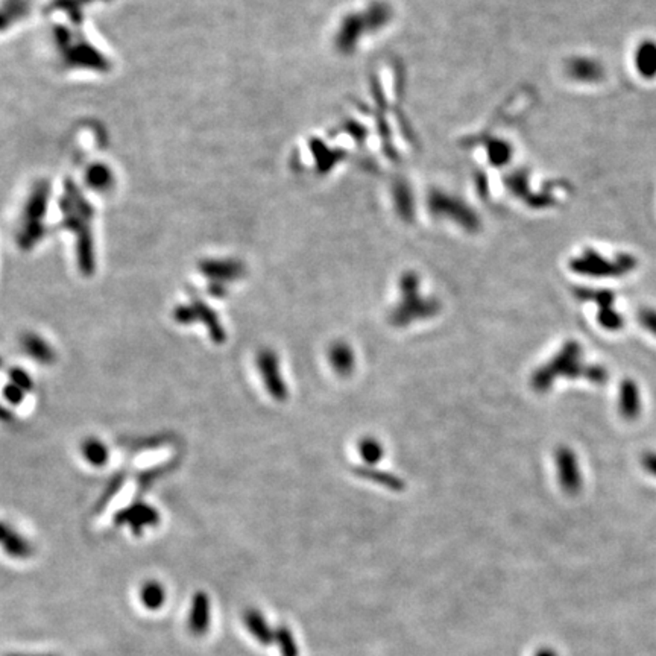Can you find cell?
I'll return each mask as SVG.
<instances>
[{
	"instance_id": "1",
	"label": "cell",
	"mask_w": 656,
	"mask_h": 656,
	"mask_svg": "<svg viewBox=\"0 0 656 656\" xmlns=\"http://www.w3.org/2000/svg\"><path fill=\"white\" fill-rule=\"evenodd\" d=\"M401 300L389 313V322L395 327H406L416 320L429 319L441 310V304L431 298L420 295V281L415 274H407L400 283Z\"/></svg>"
},
{
	"instance_id": "2",
	"label": "cell",
	"mask_w": 656,
	"mask_h": 656,
	"mask_svg": "<svg viewBox=\"0 0 656 656\" xmlns=\"http://www.w3.org/2000/svg\"><path fill=\"white\" fill-rule=\"evenodd\" d=\"M588 368L580 365V347L577 342H566L564 348L559 351L553 359L542 368L535 372L532 377V387L536 392H546L553 385L555 380L561 376L568 378H576L579 376L588 377Z\"/></svg>"
},
{
	"instance_id": "3",
	"label": "cell",
	"mask_w": 656,
	"mask_h": 656,
	"mask_svg": "<svg viewBox=\"0 0 656 656\" xmlns=\"http://www.w3.org/2000/svg\"><path fill=\"white\" fill-rule=\"evenodd\" d=\"M174 318L176 322L183 325L190 324H204L208 328V334L216 344H222L225 340V330L221 324V320L216 315L214 310L205 305L203 301L193 300L189 304L178 305L174 311Z\"/></svg>"
},
{
	"instance_id": "4",
	"label": "cell",
	"mask_w": 656,
	"mask_h": 656,
	"mask_svg": "<svg viewBox=\"0 0 656 656\" xmlns=\"http://www.w3.org/2000/svg\"><path fill=\"white\" fill-rule=\"evenodd\" d=\"M257 368L266 386V391L269 392L271 397L280 401L286 400L287 386L285 378H283L280 360L275 351H272L269 348L260 349L257 354Z\"/></svg>"
},
{
	"instance_id": "5",
	"label": "cell",
	"mask_w": 656,
	"mask_h": 656,
	"mask_svg": "<svg viewBox=\"0 0 656 656\" xmlns=\"http://www.w3.org/2000/svg\"><path fill=\"white\" fill-rule=\"evenodd\" d=\"M573 271L585 274V275H595V277H609V275L624 274L632 269L633 260L631 257H622L617 263H611L608 260L600 257L595 252H586L577 260L571 263Z\"/></svg>"
},
{
	"instance_id": "6",
	"label": "cell",
	"mask_w": 656,
	"mask_h": 656,
	"mask_svg": "<svg viewBox=\"0 0 656 656\" xmlns=\"http://www.w3.org/2000/svg\"><path fill=\"white\" fill-rule=\"evenodd\" d=\"M114 521L117 526H128L132 532L140 535L145 529L158 524L160 513L147 503H134L119 512Z\"/></svg>"
},
{
	"instance_id": "7",
	"label": "cell",
	"mask_w": 656,
	"mask_h": 656,
	"mask_svg": "<svg viewBox=\"0 0 656 656\" xmlns=\"http://www.w3.org/2000/svg\"><path fill=\"white\" fill-rule=\"evenodd\" d=\"M556 468L562 489L568 492V494H576L580 489L582 480H580L577 459L574 456V453L570 449H566V447H561V449L556 451Z\"/></svg>"
},
{
	"instance_id": "8",
	"label": "cell",
	"mask_w": 656,
	"mask_h": 656,
	"mask_svg": "<svg viewBox=\"0 0 656 656\" xmlns=\"http://www.w3.org/2000/svg\"><path fill=\"white\" fill-rule=\"evenodd\" d=\"M212 622V603L208 594L204 591H198L192 599L190 613H189V628L193 635H204L210 628Z\"/></svg>"
},
{
	"instance_id": "9",
	"label": "cell",
	"mask_w": 656,
	"mask_h": 656,
	"mask_svg": "<svg viewBox=\"0 0 656 656\" xmlns=\"http://www.w3.org/2000/svg\"><path fill=\"white\" fill-rule=\"evenodd\" d=\"M0 546L11 557L23 559L32 553V546L29 541L2 521H0Z\"/></svg>"
},
{
	"instance_id": "10",
	"label": "cell",
	"mask_w": 656,
	"mask_h": 656,
	"mask_svg": "<svg viewBox=\"0 0 656 656\" xmlns=\"http://www.w3.org/2000/svg\"><path fill=\"white\" fill-rule=\"evenodd\" d=\"M245 626L260 644L269 646L275 641V631L266 622L265 615L257 609H248L243 615Z\"/></svg>"
},
{
	"instance_id": "11",
	"label": "cell",
	"mask_w": 656,
	"mask_h": 656,
	"mask_svg": "<svg viewBox=\"0 0 656 656\" xmlns=\"http://www.w3.org/2000/svg\"><path fill=\"white\" fill-rule=\"evenodd\" d=\"M21 348L23 351L31 357L32 360L40 362L43 365H48L50 362H54L55 359V351L52 349L49 342L44 340L39 334L34 333H28L20 340Z\"/></svg>"
},
{
	"instance_id": "12",
	"label": "cell",
	"mask_w": 656,
	"mask_h": 656,
	"mask_svg": "<svg viewBox=\"0 0 656 656\" xmlns=\"http://www.w3.org/2000/svg\"><path fill=\"white\" fill-rule=\"evenodd\" d=\"M330 363L339 376H349L356 367L354 351L345 342H336L330 348Z\"/></svg>"
},
{
	"instance_id": "13",
	"label": "cell",
	"mask_w": 656,
	"mask_h": 656,
	"mask_svg": "<svg viewBox=\"0 0 656 656\" xmlns=\"http://www.w3.org/2000/svg\"><path fill=\"white\" fill-rule=\"evenodd\" d=\"M618 407H620V413L626 420H635L639 415V410H641L639 393H638L637 385L633 383L632 380H624V382L622 383L620 402H618Z\"/></svg>"
},
{
	"instance_id": "14",
	"label": "cell",
	"mask_w": 656,
	"mask_h": 656,
	"mask_svg": "<svg viewBox=\"0 0 656 656\" xmlns=\"http://www.w3.org/2000/svg\"><path fill=\"white\" fill-rule=\"evenodd\" d=\"M354 471H356V475L362 477V479H367L372 483H377V484H380V486H383L386 489L401 491L402 488H404V482H402L400 477H397L392 473L382 471V469H377L374 467L365 465V467H360V468H356Z\"/></svg>"
},
{
	"instance_id": "15",
	"label": "cell",
	"mask_w": 656,
	"mask_h": 656,
	"mask_svg": "<svg viewBox=\"0 0 656 656\" xmlns=\"http://www.w3.org/2000/svg\"><path fill=\"white\" fill-rule=\"evenodd\" d=\"M81 453L82 458L87 460V464H90L93 467H103L108 460V449L107 445L103 444L99 439H87V441L82 442L81 445Z\"/></svg>"
},
{
	"instance_id": "16",
	"label": "cell",
	"mask_w": 656,
	"mask_h": 656,
	"mask_svg": "<svg viewBox=\"0 0 656 656\" xmlns=\"http://www.w3.org/2000/svg\"><path fill=\"white\" fill-rule=\"evenodd\" d=\"M140 600L149 611H158L166 602V591L160 582L149 580L140 590Z\"/></svg>"
},
{
	"instance_id": "17",
	"label": "cell",
	"mask_w": 656,
	"mask_h": 656,
	"mask_svg": "<svg viewBox=\"0 0 656 656\" xmlns=\"http://www.w3.org/2000/svg\"><path fill=\"white\" fill-rule=\"evenodd\" d=\"M637 69L641 76H656V44L643 43L637 52Z\"/></svg>"
},
{
	"instance_id": "18",
	"label": "cell",
	"mask_w": 656,
	"mask_h": 656,
	"mask_svg": "<svg viewBox=\"0 0 656 656\" xmlns=\"http://www.w3.org/2000/svg\"><path fill=\"white\" fill-rule=\"evenodd\" d=\"M359 454H360V458H362L365 464H367L368 467H372V465H376V464H378L380 460H382L385 450H383V445L380 444V441L368 436V438H365L360 441Z\"/></svg>"
},
{
	"instance_id": "19",
	"label": "cell",
	"mask_w": 656,
	"mask_h": 656,
	"mask_svg": "<svg viewBox=\"0 0 656 656\" xmlns=\"http://www.w3.org/2000/svg\"><path fill=\"white\" fill-rule=\"evenodd\" d=\"M275 641H277L283 656H298L296 641L292 632L286 626H280V628L275 629Z\"/></svg>"
},
{
	"instance_id": "20",
	"label": "cell",
	"mask_w": 656,
	"mask_h": 656,
	"mask_svg": "<svg viewBox=\"0 0 656 656\" xmlns=\"http://www.w3.org/2000/svg\"><path fill=\"white\" fill-rule=\"evenodd\" d=\"M599 322L605 327L606 330H618V328H622L623 325L622 316H618L611 307H602V310L599 311Z\"/></svg>"
},
{
	"instance_id": "21",
	"label": "cell",
	"mask_w": 656,
	"mask_h": 656,
	"mask_svg": "<svg viewBox=\"0 0 656 656\" xmlns=\"http://www.w3.org/2000/svg\"><path fill=\"white\" fill-rule=\"evenodd\" d=\"M10 382L19 386L20 389H23L26 393L32 389V380L29 377L26 371L20 369V368H14L10 371Z\"/></svg>"
},
{
	"instance_id": "22",
	"label": "cell",
	"mask_w": 656,
	"mask_h": 656,
	"mask_svg": "<svg viewBox=\"0 0 656 656\" xmlns=\"http://www.w3.org/2000/svg\"><path fill=\"white\" fill-rule=\"evenodd\" d=\"M3 397H5L6 401L11 402L12 406H19L20 402L23 401V398L26 397V392L23 389H20L19 386L8 382L3 386Z\"/></svg>"
},
{
	"instance_id": "23",
	"label": "cell",
	"mask_w": 656,
	"mask_h": 656,
	"mask_svg": "<svg viewBox=\"0 0 656 656\" xmlns=\"http://www.w3.org/2000/svg\"><path fill=\"white\" fill-rule=\"evenodd\" d=\"M641 322L643 325L647 327V330H650L653 334H656V313L650 310H644L641 311Z\"/></svg>"
},
{
	"instance_id": "24",
	"label": "cell",
	"mask_w": 656,
	"mask_h": 656,
	"mask_svg": "<svg viewBox=\"0 0 656 656\" xmlns=\"http://www.w3.org/2000/svg\"><path fill=\"white\" fill-rule=\"evenodd\" d=\"M643 465L648 473H652L653 475H656V454L655 453H647L644 459H643Z\"/></svg>"
},
{
	"instance_id": "25",
	"label": "cell",
	"mask_w": 656,
	"mask_h": 656,
	"mask_svg": "<svg viewBox=\"0 0 656 656\" xmlns=\"http://www.w3.org/2000/svg\"><path fill=\"white\" fill-rule=\"evenodd\" d=\"M8 656H55V655H8Z\"/></svg>"
},
{
	"instance_id": "26",
	"label": "cell",
	"mask_w": 656,
	"mask_h": 656,
	"mask_svg": "<svg viewBox=\"0 0 656 656\" xmlns=\"http://www.w3.org/2000/svg\"><path fill=\"white\" fill-rule=\"evenodd\" d=\"M538 656H550V655L549 653H540Z\"/></svg>"
}]
</instances>
